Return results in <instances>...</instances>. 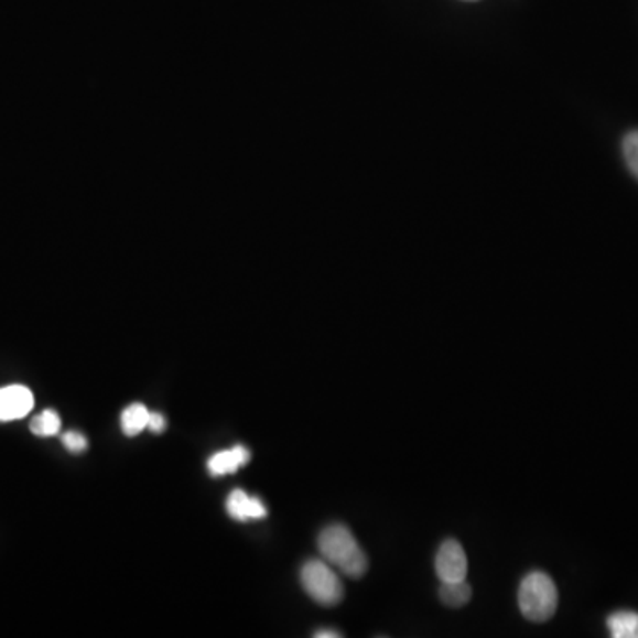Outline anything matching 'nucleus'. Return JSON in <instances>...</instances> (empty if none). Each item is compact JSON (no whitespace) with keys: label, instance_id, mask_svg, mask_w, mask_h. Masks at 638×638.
I'll list each match as a JSON object with an SVG mask.
<instances>
[{"label":"nucleus","instance_id":"nucleus-1","mask_svg":"<svg viewBox=\"0 0 638 638\" xmlns=\"http://www.w3.org/2000/svg\"><path fill=\"white\" fill-rule=\"evenodd\" d=\"M317 548L332 567L345 573L349 578H360L366 575L367 566H369L366 553L348 527L340 526V523L326 527L317 538Z\"/></svg>","mask_w":638,"mask_h":638},{"label":"nucleus","instance_id":"nucleus-8","mask_svg":"<svg viewBox=\"0 0 638 638\" xmlns=\"http://www.w3.org/2000/svg\"><path fill=\"white\" fill-rule=\"evenodd\" d=\"M150 413V410L142 403H133L125 408L121 413L122 433L127 436L141 435L142 431L148 430Z\"/></svg>","mask_w":638,"mask_h":638},{"label":"nucleus","instance_id":"nucleus-12","mask_svg":"<svg viewBox=\"0 0 638 638\" xmlns=\"http://www.w3.org/2000/svg\"><path fill=\"white\" fill-rule=\"evenodd\" d=\"M623 153H625L629 171H631L638 180V130L629 132L628 136L625 137Z\"/></svg>","mask_w":638,"mask_h":638},{"label":"nucleus","instance_id":"nucleus-10","mask_svg":"<svg viewBox=\"0 0 638 638\" xmlns=\"http://www.w3.org/2000/svg\"><path fill=\"white\" fill-rule=\"evenodd\" d=\"M440 599L447 605V607L459 608L465 607L466 603L471 602L472 587L466 584V580L459 582H440Z\"/></svg>","mask_w":638,"mask_h":638},{"label":"nucleus","instance_id":"nucleus-3","mask_svg":"<svg viewBox=\"0 0 638 638\" xmlns=\"http://www.w3.org/2000/svg\"><path fill=\"white\" fill-rule=\"evenodd\" d=\"M300 580H302L305 593L323 607H334L343 602V596H345L343 582L328 562L314 561V559L305 562L300 571Z\"/></svg>","mask_w":638,"mask_h":638},{"label":"nucleus","instance_id":"nucleus-2","mask_svg":"<svg viewBox=\"0 0 638 638\" xmlns=\"http://www.w3.org/2000/svg\"><path fill=\"white\" fill-rule=\"evenodd\" d=\"M518 605L526 619L544 623L558 612L559 593L555 582L543 571H532L521 580Z\"/></svg>","mask_w":638,"mask_h":638},{"label":"nucleus","instance_id":"nucleus-9","mask_svg":"<svg viewBox=\"0 0 638 638\" xmlns=\"http://www.w3.org/2000/svg\"><path fill=\"white\" fill-rule=\"evenodd\" d=\"M607 626L614 638H637L638 614L629 610L616 612L608 617Z\"/></svg>","mask_w":638,"mask_h":638},{"label":"nucleus","instance_id":"nucleus-6","mask_svg":"<svg viewBox=\"0 0 638 638\" xmlns=\"http://www.w3.org/2000/svg\"><path fill=\"white\" fill-rule=\"evenodd\" d=\"M226 507L229 517L238 521L263 520L268 515L263 500L250 497L249 494H245L244 489L231 491V495L227 497Z\"/></svg>","mask_w":638,"mask_h":638},{"label":"nucleus","instance_id":"nucleus-5","mask_svg":"<svg viewBox=\"0 0 638 638\" xmlns=\"http://www.w3.org/2000/svg\"><path fill=\"white\" fill-rule=\"evenodd\" d=\"M34 396L23 386L2 387L0 389V422L19 421L31 412Z\"/></svg>","mask_w":638,"mask_h":638},{"label":"nucleus","instance_id":"nucleus-11","mask_svg":"<svg viewBox=\"0 0 638 638\" xmlns=\"http://www.w3.org/2000/svg\"><path fill=\"white\" fill-rule=\"evenodd\" d=\"M61 430V417L54 410H45L41 412L40 415L34 417L31 422V431L36 436H54L60 433Z\"/></svg>","mask_w":638,"mask_h":638},{"label":"nucleus","instance_id":"nucleus-16","mask_svg":"<svg viewBox=\"0 0 638 638\" xmlns=\"http://www.w3.org/2000/svg\"><path fill=\"white\" fill-rule=\"evenodd\" d=\"M637 638H638V635H637Z\"/></svg>","mask_w":638,"mask_h":638},{"label":"nucleus","instance_id":"nucleus-15","mask_svg":"<svg viewBox=\"0 0 638 638\" xmlns=\"http://www.w3.org/2000/svg\"><path fill=\"white\" fill-rule=\"evenodd\" d=\"M314 637H316V638H339V637H343V635H340L339 631H334V629H320V631H316V634H314Z\"/></svg>","mask_w":638,"mask_h":638},{"label":"nucleus","instance_id":"nucleus-14","mask_svg":"<svg viewBox=\"0 0 638 638\" xmlns=\"http://www.w3.org/2000/svg\"><path fill=\"white\" fill-rule=\"evenodd\" d=\"M167 428V421L162 413L151 412L150 422H148V430L153 431V433H162Z\"/></svg>","mask_w":638,"mask_h":638},{"label":"nucleus","instance_id":"nucleus-13","mask_svg":"<svg viewBox=\"0 0 638 638\" xmlns=\"http://www.w3.org/2000/svg\"><path fill=\"white\" fill-rule=\"evenodd\" d=\"M63 444L69 453L80 454L87 448V439L78 431H68V433H64Z\"/></svg>","mask_w":638,"mask_h":638},{"label":"nucleus","instance_id":"nucleus-4","mask_svg":"<svg viewBox=\"0 0 638 638\" xmlns=\"http://www.w3.org/2000/svg\"><path fill=\"white\" fill-rule=\"evenodd\" d=\"M435 570L440 582L466 580L468 561H466V553L459 541L447 539L442 543L439 553H436Z\"/></svg>","mask_w":638,"mask_h":638},{"label":"nucleus","instance_id":"nucleus-7","mask_svg":"<svg viewBox=\"0 0 638 638\" xmlns=\"http://www.w3.org/2000/svg\"><path fill=\"white\" fill-rule=\"evenodd\" d=\"M249 448L245 445H235L229 451H220L208 459V471L212 476H229L244 468L250 462Z\"/></svg>","mask_w":638,"mask_h":638}]
</instances>
